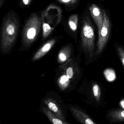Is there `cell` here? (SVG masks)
<instances>
[{
  "instance_id": "6da1fadb",
  "label": "cell",
  "mask_w": 124,
  "mask_h": 124,
  "mask_svg": "<svg viewBox=\"0 0 124 124\" xmlns=\"http://www.w3.org/2000/svg\"><path fill=\"white\" fill-rule=\"evenodd\" d=\"M19 25L18 20L13 14L8 15L4 19L1 35V49L2 53L9 51L14 45Z\"/></svg>"
},
{
  "instance_id": "7a4b0ae2",
  "label": "cell",
  "mask_w": 124,
  "mask_h": 124,
  "mask_svg": "<svg viewBox=\"0 0 124 124\" xmlns=\"http://www.w3.org/2000/svg\"><path fill=\"white\" fill-rule=\"evenodd\" d=\"M81 36L82 49L87 54L92 58L94 54L95 35L94 27L88 14L82 19Z\"/></svg>"
},
{
  "instance_id": "3957f363",
  "label": "cell",
  "mask_w": 124,
  "mask_h": 124,
  "mask_svg": "<svg viewBox=\"0 0 124 124\" xmlns=\"http://www.w3.org/2000/svg\"><path fill=\"white\" fill-rule=\"evenodd\" d=\"M41 18L36 14L32 15L25 23L22 36L23 44L28 48L35 40L41 30Z\"/></svg>"
},
{
  "instance_id": "277c9868",
  "label": "cell",
  "mask_w": 124,
  "mask_h": 124,
  "mask_svg": "<svg viewBox=\"0 0 124 124\" xmlns=\"http://www.w3.org/2000/svg\"><path fill=\"white\" fill-rule=\"evenodd\" d=\"M103 15L102 25L99 31L98 32L99 38L97 44L96 54H98L102 51L106 46L110 37L111 24L110 19L105 10H102Z\"/></svg>"
},
{
  "instance_id": "5b68a950",
  "label": "cell",
  "mask_w": 124,
  "mask_h": 124,
  "mask_svg": "<svg viewBox=\"0 0 124 124\" xmlns=\"http://www.w3.org/2000/svg\"><path fill=\"white\" fill-rule=\"evenodd\" d=\"M44 103L47 108L57 118L66 121L65 110L57 101L51 98H47L44 100Z\"/></svg>"
},
{
  "instance_id": "8992f818",
  "label": "cell",
  "mask_w": 124,
  "mask_h": 124,
  "mask_svg": "<svg viewBox=\"0 0 124 124\" xmlns=\"http://www.w3.org/2000/svg\"><path fill=\"white\" fill-rule=\"evenodd\" d=\"M68 109L73 116L81 124H97L86 113L77 106L68 105Z\"/></svg>"
},
{
  "instance_id": "52a82bcc",
  "label": "cell",
  "mask_w": 124,
  "mask_h": 124,
  "mask_svg": "<svg viewBox=\"0 0 124 124\" xmlns=\"http://www.w3.org/2000/svg\"><path fill=\"white\" fill-rule=\"evenodd\" d=\"M90 14L95 22L98 31H99L102 25L103 15L102 11L96 4H92L89 8Z\"/></svg>"
},
{
  "instance_id": "ba28073f",
  "label": "cell",
  "mask_w": 124,
  "mask_h": 124,
  "mask_svg": "<svg viewBox=\"0 0 124 124\" xmlns=\"http://www.w3.org/2000/svg\"><path fill=\"white\" fill-rule=\"evenodd\" d=\"M56 40L55 39H52L47 41L35 53L33 57V61H35L39 60L46 55L51 50Z\"/></svg>"
},
{
  "instance_id": "9c48e42d",
  "label": "cell",
  "mask_w": 124,
  "mask_h": 124,
  "mask_svg": "<svg viewBox=\"0 0 124 124\" xmlns=\"http://www.w3.org/2000/svg\"><path fill=\"white\" fill-rule=\"evenodd\" d=\"M42 112L45 114L50 121L52 124H71L66 121L57 118L46 107H43L41 109Z\"/></svg>"
},
{
  "instance_id": "30bf717a",
  "label": "cell",
  "mask_w": 124,
  "mask_h": 124,
  "mask_svg": "<svg viewBox=\"0 0 124 124\" xmlns=\"http://www.w3.org/2000/svg\"><path fill=\"white\" fill-rule=\"evenodd\" d=\"M108 117L110 121L113 122L124 121V109H116L109 113Z\"/></svg>"
},
{
  "instance_id": "8fae6325",
  "label": "cell",
  "mask_w": 124,
  "mask_h": 124,
  "mask_svg": "<svg viewBox=\"0 0 124 124\" xmlns=\"http://www.w3.org/2000/svg\"><path fill=\"white\" fill-rule=\"evenodd\" d=\"M70 79L66 75H62L59 78L58 85L61 90H64L68 87L70 84Z\"/></svg>"
},
{
  "instance_id": "7c38bea8",
  "label": "cell",
  "mask_w": 124,
  "mask_h": 124,
  "mask_svg": "<svg viewBox=\"0 0 124 124\" xmlns=\"http://www.w3.org/2000/svg\"><path fill=\"white\" fill-rule=\"evenodd\" d=\"M78 17L76 14L72 15L68 20V25L71 30L75 31L78 28Z\"/></svg>"
},
{
  "instance_id": "4fadbf2b",
  "label": "cell",
  "mask_w": 124,
  "mask_h": 124,
  "mask_svg": "<svg viewBox=\"0 0 124 124\" xmlns=\"http://www.w3.org/2000/svg\"><path fill=\"white\" fill-rule=\"evenodd\" d=\"M68 49L67 48H64L59 53L58 56V61L59 62L62 63L65 62L68 57H70V50L68 51Z\"/></svg>"
},
{
  "instance_id": "5bb4252c",
  "label": "cell",
  "mask_w": 124,
  "mask_h": 124,
  "mask_svg": "<svg viewBox=\"0 0 124 124\" xmlns=\"http://www.w3.org/2000/svg\"><path fill=\"white\" fill-rule=\"evenodd\" d=\"M42 30H43V38L45 39L47 38L54 30V28L51 27L48 23L43 22L42 23Z\"/></svg>"
},
{
  "instance_id": "9a60e30c",
  "label": "cell",
  "mask_w": 124,
  "mask_h": 124,
  "mask_svg": "<svg viewBox=\"0 0 124 124\" xmlns=\"http://www.w3.org/2000/svg\"><path fill=\"white\" fill-rule=\"evenodd\" d=\"M93 94L95 99L97 101H99L101 96V90L99 85L95 84L92 87Z\"/></svg>"
},
{
  "instance_id": "2e32d148",
  "label": "cell",
  "mask_w": 124,
  "mask_h": 124,
  "mask_svg": "<svg viewBox=\"0 0 124 124\" xmlns=\"http://www.w3.org/2000/svg\"><path fill=\"white\" fill-rule=\"evenodd\" d=\"M117 49L118 54L124 66V48L122 46H118Z\"/></svg>"
},
{
  "instance_id": "e0dca14e",
  "label": "cell",
  "mask_w": 124,
  "mask_h": 124,
  "mask_svg": "<svg viewBox=\"0 0 124 124\" xmlns=\"http://www.w3.org/2000/svg\"><path fill=\"white\" fill-rule=\"evenodd\" d=\"M66 75L69 79L73 78L74 75V71L72 67H69L67 69L66 71Z\"/></svg>"
},
{
  "instance_id": "ac0fdd59",
  "label": "cell",
  "mask_w": 124,
  "mask_h": 124,
  "mask_svg": "<svg viewBox=\"0 0 124 124\" xmlns=\"http://www.w3.org/2000/svg\"><path fill=\"white\" fill-rule=\"evenodd\" d=\"M62 2L65 3H69L71 2H74V3H76L77 2V0H62Z\"/></svg>"
},
{
  "instance_id": "d6986e66",
  "label": "cell",
  "mask_w": 124,
  "mask_h": 124,
  "mask_svg": "<svg viewBox=\"0 0 124 124\" xmlns=\"http://www.w3.org/2000/svg\"><path fill=\"white\" fill-rule=\"evenodd\" d=\"M23 3L25 5H28L30 3V0H22Z\"/></svg>"
},
{
  "instance_id": "ffe728a7",
  "label": "cell",
  "mask_w": 124,
  "mask_h": 124,
  "mask_svg": "<svg viewBox=\"0 0 124 124\" xmlns=\"http://www.w3.org/2000/svg\"><path fill=\"white\" fill-rule=\"evenodd\" d=\"M121 105L122 107H123L124 108V100L121 102Z\"/></svg>"
},
{
  "instance_id": "44dd1931",
  "label": "cell",
  "mask_w": 124,
  "mask_h": 124,
  "mask_svg": "<svg viewBox=\"0 0 124 124\" xmlns=\"http://www.w3.org/2000/svg\"><path fill=\"white\" fill-rule=\"evenodd\" d=\"M99 0L100 1H104V0Z\"/></svg>"
},
{
  "instance_id": "7402d4cb",
  "label": "cell",
  "mask_w": 124,
  "mask_h": 124,
  "mask_svg": "<svg viewBox=\"0 0 124 124\" xmlns=\"http://www.w3.org/2000/svg\"><path fill=\"white\" fill-rule=\"evenodd\" d=\"M0 124H1V123H0Z\"/></svg>"
}]
</instances>
